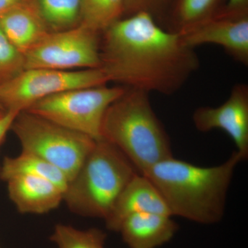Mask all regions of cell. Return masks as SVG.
I'll use <instances>...</instances> for the list:
<instances>
[{
  "label": "cell",
  "mask_w": 248,
  "mask_h": 248,
  "mask_svg": "<svg viewBox=\"0 0 248 248\" xmlns=\"http://www.w3.org/2000/svg\"><path fill=\"white\" fill-rule=\"evenodd\" d=\"M11 130L22 151L40 156L62 171L69 182L95 145V140L28 111L19 112Z\"/></svg>",
  "instance_id": "5"
},
{
  "label": "cell",
  "mask_w": 248,
  "mask_h": 248,
  "mask_svg": "<svg viewBox=\"0 0 248 248\" xmlns=\"http://www.w3.org/2000/svg\"><path fill=\"white\" fill-rule=\"evenodd\" d=\"M24 70V54L11 43L0 27V85L11 81Z\"/></svg>",
  "instance_id": "20"
},
{
  "label": "cell",
  "mask_w": 248,
  "mask_h": 248,
  "mask_svg": "<svg viewBox=\"0 0 248 248\" xmlns=\"http://www.w3.org/2000/svg\"><path fill=\"white\" fill-rule=\"evenodd\" d=\"M241 161L236 151L223 164L208 168L172 156L154 165L143 175L159 191L171 216L214 224L224 216L227 195Z\"/></svg>",
  "instance_id": "2"
},
{
  "label": "cell",
  "mask_w": 248,
  "mask_h": 248,
  "mask_svg": "<svg viewBox=\"0 0 248 248\" xmlns=\"http://www.w3.org/2000/svg\"><path fill=\"white\" fill-rule=\"evenodd\" d=\"M125 0H82L81 23L98 33L104 32L124 11Z\"/></svg>",
  "instance_id": "17"
},
{
  "label": "cell",
  "mask_w": 248,
  "mask_h": 248,
  "mask_svg": "<svg viewBox=\"0 0 248 248\" xmlns=\"http://www.w3.org/2000/svg\"><path fill=\"white\" fill-rule=\"evenodd\" d=\"M195 128L202 133L220 129L236 145L242 161L248 157V86L235 85L228 99L218 107L198 108L192 116Z\"/></svg>",
  "instance_id": "9"
},
{
  "label": "cell",
  "mask_w": 248,
  "mask_h": 248,
  "mask_svg": "<svg viewBox=\"0 0 248 248\" xmlns=\"http://www.w3.org/2000/svg\"><path fill=\"white\" fill-rule=\"evenodd\" d=\"M100 55L109 81L164 95L177 93L200 66L195 48L146 12L119 19L104 31Z\"/></svg>",
  "instance_id": "1"
},
{
  "label": "cell",
  "mask_w": 248,
  "mask_h": 248,
  "mask_svg": "<svg viewBox=\"0 0 248 248\" xmlns=\"http://www.w3.org/2000/svg\"><path fill=\"white\" fill-rule=\"evenodd\" d=\"M218 0H180L177 6V29L183 33L208 19Z\"/></svg>",
  "instance_id": "19"
},
{
  "label": "cell",
  "mask_w": 248,
  "mask_h": 248,
  "mask_svg": "<svg viewBox=\"0 0 248 248\" xmlns=\"http://www.w3.org/2000/svg\"><path fill=\"white\" fill-rule=\"evenodd\" d=\"M159 0H125L124 11L132 15L140 12L149 14V9L153 7Z\"/></svg>",
  "instance_id": "21"
},
{
  "label": "cell",
  "mask_w": 248,
  "mask_h": 248,
  "mask_svg": "<svg viewBox=\"0 0 248 248\" xmlns=\"http://www.w3.org/2000/svg\"><path fill=\"white\" fill-rule=\"evenodd\" d=\"M107 236L97 228L80 231L68 225L58 224L50 240L58 248H105Z\"/></svg>",
  "instance_id": "18"
},
{
  "label": "cell",
  "mask_w": 248,
  "mask_h": 248,
  "mask_svg": "<svg viewBox=\"0 0 248 248\" xmlns=\"http://www.w3.org/2000/svg\"><path fill=\"white\" fill-rule=\"evenodd\" d=\"M125 91L123 86L107 84L71 90L42 99L24 111L99 141L106 112Z\"/></svg>",
  "instance_id": "6"
},
{
  "label": "cell",
  "mask_w": 248,
  "mask_h": 248,
  "mask_svg": "<svg viewBox=\"0 0 248 248\" xmlns=\"http://www.w3.org/2000/svg\"><path fill=\"white\" fill-rule=\"evenodd\" d=\"M35 4L50 32L68 30L81 23L82 0H36Z\"/></svg>",
  "instance_id": "16"
},
{
  "label": "cell",
  "mask_w": 248,
  "mask_h": 248,
  "mask_svg": "<svg viewBox=\"0 0 248 248\" xmlns=\"http://www.w3.org/2000/svg\"><path fill=\"white\" fill-rule=\"evenodd\" d=\"M108 82V78L102 68L73 71L25 69L11 81L0 85V104L4 111L20 112L54 94L103 86Z\"/></svg>",
  "instance_id": "7"
},
{
  "label": "cell",
  "mask_w": 248,
  "mask_h": 248,
  "mask_svg": "<svg viewBox=\"0 0 248 248\" xmlns=\"http://www.w3.org/2000/svg\"><path fill=\"white\" fill-rule=\"evenodd\" d=\"M177 230L168 215L141 213L127 217L119 232L130 248H156L170 241Z\"/></svg>",
  "instance_id": "13"
},
{
  "label": "cell",
  "mask_w": 248,
  "mask_h": 248,
  "mask_svg": "<svg viewBox=\"0 0 248 248\" xmlns=\"http://www.w3.org/2000/svg\"><path fill=\"white\" fill-rule=\"evenodd\" d=\"M102 140L118 148L141 174L173 156L169 135L153 110L149 93L139 90L125 89L108 108Z\"/></svg>",
  "instance_id": "3"
},
{
  "label": "cell",
  "mask_w": 248,
  "mask_h": 248,
  "mask_svg": "<svg viewBox=\"0 0 248 248\" xmlns=\"http://www.w3.org/2000/svg\"><path fill=\"white\" fill-rule=\"evenodd\" d=\"M179 34L191 48L204 45L219 46L235 61L248 66V19L246 16L212 17Z\"/></svg>",
  "instance_id": "10"
},
{
  "label": "cell",
  "mask_w": 248,
  "mask_h": 248,
  "mask_svg": "<svg viewBox=\"0 0 248 248\" xmlns=\"http://www.w3.org/2000/svg\"><path fill=\"white\" fill-rule=\"evenodd\" d=\"M19 114V112L14 110L5 111L4 115L0 117V146L4 142L8 132L11 130V126L14 123L15 119ZM0 164V171H1Z\"/></svg>",
  "instance_id": "22"
},
{
  "label": "cell",
  "mask_w": 248,
  "mask_h": 248,
  "mask_svg": "<svg viewBox=\"0 0 248 248\" xmlns=\"http://www.w3.org/2000/svg\"><path fill=\"white\" fill-rule=\"evenodd\" d=\"M248 0H228V17H234L235 15L241 12V10L245 8Z\"/></svg>",
  "instance_id": "23"
},
{
  "label": "cell",
  "mask_w": 248,
  "mask_h": 248,
  "mask_svg": "<svg viewBox=\"0 0 248 248\" xmlns=\"http://www.w3.org/2000/svg\"><path fill=\"white\" fill-rule=\"evenodd\" d=\"M6 183L10 200L20 213H48L63 202L64 191L44 178L20 174Z\"/></svg>",
  "instance_id": "12"
},
{
  "label": "cell",
  "mask_w": 248,
  "mask_h": 248,
  "mask_svg": "<svg viewBox=\"0 0 248 248\" xmlns=\"http://www.w3.org/2000/svg\"><path fill=\"white\" fill-rule=\"evenodd\" d=\"M138 173L118 148L99 140L68 184L63 202L76 215L105 220L121 192Z\"/></svg>",
  "instance_id": "4"
},
{
  "label": "cell",
  "mask_w": 248,
  "mask_h": 248,
  "mask_svg": "<svg viewBox=\"0 0 248 248\" xmlns=\"http://www.w3.org/2000/svg\"><path fill=\"white\" fill-rule=\"evenodd\" d=\"M20 174L42 177L53 182L66 191L69 181L62 171L37 155L22 151L14 157L6 156L1 165L0 179L6 182L10 178Z\"/></svg>",
  "instance_id": "15"
},
{
  "label": "cell",
  "mask_w": 248,
  "mask_h": 248,
  "mask_svg": "<svg viewBox=\"0 0 248 248\" xmlns=\"http://www.w3.org/2000/svg\"><path fill=\"white\" fill-rule=\"evenodd\" d=\"M27 0H0V17Z\"/></svg>",
  "instance_id": "24"
},
{
  "label": "cell",
  "mask_w": 248,
  "mask_h": 248,
  "mask_svg": "<svg viewBox=\"0 0 248 248\" xmlns=\"http://www.w3.org/2000/svg\"><path fill=\"white\" fill-rule=\"evenodd\" d=\"M0 27L11 43L24 55L50 32L35 3L28 0L3 15L0 17Z\"/></svg>",
  "instance_id": "14"
},
{
  "label": "cell",
  "mask_w": 248,
  "mask_h": 248,
  "mask_svg": "<svg viewBox=\"0 0 248 248\" xmlns=\"http://www.w3.org/2000/svg\"><path fill=\"white\" fill-rule=\"evenodd\" d=\"M0 110H2V108H1V104H0ZM3 111H4V110H3Z\"/></svg>",
  "instance_id": "26"
},
{
  "label": "cell",
  "mask_w": 248,
  "mask_h": 248,
  "mask_svg": "<svg viewBox=\"0 0 248 248\" xmlns=\"http://www.w3.org/2000/svg\"><path fill=\"white\" fill-rule=\"evenodd\" d=\"M99 35L82 24L68 30L49 32L24 54L25 69L73 71L101 68Z\"/></svg>",
  "instance_id": "8"
},
{
  "label": "cell",
  "mask_w": 248,
  "mask_h": 248,
  "mask_svg": "<svg viewBox=\"0 0 248 248\" xmlns=\"http://www.w3.org/2000/svg\"><path fill=\"white\" fill-rule=\"evenodd\" d=\"M141 213L161 214L171 217L166 202L156 187L143 174H135L124 187L106 218L110 231L119 232L122 222L130 215Z\"/></svg>",
  "instance_id": "11"
},
{
  "label": "cell",
  "mask_w": 248,
  "mask_h": 248,
  "mask_svg": "<svg viewBox=\"0 0 248 248\" xmlns=\"http://www.w3.org/2000/svg\"><path fill=\"white\" fill-rule=\"evenodd\" d=\"M5 111L0 110V117H1L3 115H4Z\"/></svg>",
  "instance_id": "25"
}]
</instances>
